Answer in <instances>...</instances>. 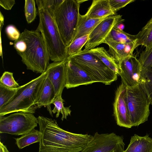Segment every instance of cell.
Here are the masks:
<instances>
[{
	"instance_id": "obj_1",
	"label": "cell",
	"mask_w": 152,
	"mask_h": 152,
	"mask_svg": "<svg viewBox=\"0 0 152 152\" xmlns=\"http://www.w3.org/2000/svg\"><path fill=\"white\" fill-rule=\"evenodd\" d=\"M37 118L42 134L39 152H80L93 138L90 134L64 130L55 119L41 116Z\"/></svg>"
},
{
	"instance_id": "obj_2",
	"label": "cell",
	"mask_w": 152,
	"mask_h": 152,
	"mask_svg": "<svg viewBox=\"0 0 152 152\" xmlns=\"http://www.w3.org/2000/svg\"><path fill=\"white\" fill-rule=\"evenodd\" d=\"M14 46L28 69L42 74L49 64V55L40 33L25 29Z\"/></svg>"
},
{
	"instance_id": "obj_3",
	"label": "cell",
	"mask_w": 152,
	"mask_h": 152,
	"mask_svg": "<svg viewBox=\"0 0 152 152\" xmlns=\"http://www.w3.org/2000/svg\"><path fill=\"white\" fill-rule=\"evenodd\" d=\"M39 22L37 30L39 31L46 46L50 60L53 62L65 60L69 57L53 16L47 10L38 9Z\"/></svg>"
},
{
	"instance_id": "obj_4",
	"label": "cell",
	"mask_w": 152,
	"mask_h": 152,
	"mask_svg": "<svg viewBox=\"0 0 152 152\" xmlns=\"http://www.w3.org/2000/svg\"><path fill=\"white\" fill-rule=\"evenodd\" d=\"M47 72L18 87L13 99L0 109V116L18 112L34 113L37 108L35 104L39 91Z\"/></svg>"
},
{
	"instance_id": "obj_5",
	"label": "cell",
	"mask_w": 152,
	"mask_h": 152,
	"mask_svg": "<svg viewBox=\"0 0 152 152\" xmlns=\"http://www.w3.org/2000/svg\"><path fill=\"white\" fill-rule=\"evenodd\" d=\"M85 1L64 0L53 13V17L66 47L74 38L80 15V5Z\"/></svg>"
},
{
	"instance_id": "obj_6",
	"label": "cell",
	"mask_w": 152,
	"mask_h": 152,
	"mask_svg": "<svg viewBox=\"0 0 152 152\" xmlns=\"http://www.w3.org/2000/svg\"><path fill=\"white\" fill-rule=\"evenodd\" d=\"M68 58L87 73L97 82L110 85L117 79L118 74L114 72L96 56L87 51L82 50Z\"/></svg>"
},
{
	"instance_id": "obj_7",
	"label": "cell",
	"mask_w": 152,
	"mask_h": 152,
	"mask_svg": "<svg viewBox=\"0 0 152 152\" xmlns=\"http://www.w3.org/2000/svg\"><path fill=\"white\" fill-rule=\"evenodd\" d=\"M125 98L132 126H138L147 121L150 102L140 85L126 86Z\"/></svg>"
},
{
	"instance_id": "obj_8",
	"label": "cell",
	"mask_w": 152,
	"mask_h": 152,
	"mask_svg": "<svg viewBox=\"0 0 152 152\" xmlns=\"http://www.w3.org/2000/svg\"><path fill=\"white\" fill-rule=\"evenodd\" d=\"M38 124L33 114L16 112L7 116H0V133L22 135L34 129Z\"/></svg>"
},
{
	"instance_id": "obj_9",
	"label": "cell",
	"mask_w": 152,
	"mask_h": 152,
	"mask_svg": "<svg viewBox=\"0 0 152 152\" xmlns=\"http://www.w3.org/2000/svg\"><path fill=\"white\" fill-rule=\"evenodd\" d=\"M123 136L114 132H96L91 140L80 152H123L125 144Z\"/></svg>"
},
{
	"instance_id": "obj_10",
	"label": "cell",
	"mask_w": 152,
	"mask_h": 152,
	"mask_svg": "<svg viewBox=\"0 0 152 152\" xmlns=\"http://www.w3.org/2000/svg\"><path fill=\"white\" fill-rule=\"evenodd\" d=\"M121 83L126 86L140 85L142 79L143 67L139 59L133 55L129 56L118 63Z\"/></svg>"
},
{
	"instance_id": "obj_11",
	"label": "cell",
	"mask_w": 152,
	"mask_h": 152,
	"mask_svg": "<svg viewBox=\"0 0 152 152\" xmlns=\"http://www.w3.org/2000/svg\"><path fill=\"white\" fill-rule=\"evenodd\" d=\"M124 21L120 15L110 16L103 20L89 34L83 50H89L104 43L113 28Z\"/></svg>"
},
{
	"instance_id": "obj_12",
	"label": "cell",
	"mask_w": 152,
	"mask_h": 152,
	"mask_svg": "<svg viewBox=\"0 0 152 152\" xmlns=\"http://www.w3.org/2000/svg\"><path fill=\"white\" fill-rule=\"evenodd\" d=\"M126 86L121 83L115 93L113 103L114 114L117 124L128 128L132 126L125 98Z\"/></svg>"
},
{
	"instance_id": "obj_13",
	"label": "cell",
	"mask_w": 152,
	"mask_h": 152,
	"mask_svg": "<svg viewBox=\"0 0 152 152\" xmlns=\"http://www.w3.org/2000/svg\"><path fill=\"white\" fill-rule=\"evenodd\" d=\"M66 60L50 64L46 71L47 77L54 88L56 97H62V92L65 87Z\"/></svg>"
},
{
	"instance_id": "obj_14",
	"label": "cell",
	"mask_w": 152,
	"mask_h": 152,
	"mask_svg": "<svg viewBox=\"0 0 152 152\" xmlns=\"http://www.w3.org/2000/svg\"><path fill=\"white\" fill-rule=\"evenodd\" d=\"M66 81L65 87L69 89L83 85H88L97 82L68 58L66 60Z\"/></svg>"
},
{
	"instance_id": "obj_15",
	"label": "cell",
	"mask_w": 152,
	"mask_h": 152,
	"mask_svg": "<svg viewBox=\"0 0 152 152\" xmlns=\"http://www.w3.org/2000/svg\"><path fill=\"white\" fill-rule=\"evenodd\" d=\"M104 43L108 45L109 53L117 63L124 58L133 55L134 50L138 47L137 40L132 42L125 43L105 40Z\"/></svg>"
},
{
	"instance_id": "obj_16",
	"label": "cell",
	"mask_w": 152,
	"mask_h": 152,
	"mask_svg": "<svg viewBox=\"0 0 152 152\" xmlns=\"http://www.w3.org/2000/svg\"><path fill=\"white\" fill-rule=\"evenodd\" d=\"M55 98L54 88L48 79L47 75L38 92L35 104L37 108L42 106L47 107L50 115L53 117L51 105Z\"/></svg>"
},
{
	"instance_id": "obj_17",
	"label": "cell",
	"mask_w": 152,
	"mask_h": 152,
	"mask_svg": "<svg viewBox=\"0 0 152 152\" xmlns=\"http://www.w3.org/2000/svg\"><path fill=\"white\" fill-rule=\"evenodd\" d=\"M116 15L110 7L109 0H94L85 15L93 18H101Z\"/></svg>"
},
{
	"instance_id": "obj_18",
	"label": "cell",
	"mask_w": 152,
	"mask_h": 152,
	"mask_svg": "<svg viewBox=\"0 0 152 152\" xmlns=\"http://www.w3.org/2000/svg\"><path fill=\"white\" fill-rule=\"evenodd\" d=\"M108 17L93 18H89L85 15H82L80 14L76 32L72 41L77 38L89 34L100 22Z\"/></svg>"
},
{
	"instance_id": "obj_19",
	"label": "cell",
	"mask_w": 152,
	"mask_h": 152,
	"mask_svg": "<svg viewBox=\"0 0 152 152\" xmlns=\"http://www.w3.org/2000/svg\"><path fill=\"white\" fill-rule=\"evenodd\" d=\"M123 152H152V138L148 134L143 137L135 134Z\"/></svg>"
},
{
	"instance_id": "obj_20",
	"label": "cell",
	"mask_w": 152,
	"mask_h": 152,
	"mask_svg": "<svg viewBox=\"0 0 152 152\" xmlns=\"http://www.w3.org/2000/svg\"><path fill=\"white\" fill-rule=\"evenodd\" d=\"M87 51L98 57L110 69L118 75L119 68L117 63L104 47L94 48Z\"/></svg>"
},
{
	"instance_id": "obj_21",
	"label": "cell",
	"mask_w": 152,
	"mask_h": 152,
	"mask_svg": "<svg viewBox=\"0 0 152 152\" xmlns=\"http://www.w3.org/2000/svg\"><path fill=\"white\" fill-rule=\"evenodd\" d=\"M42 136V133L34 129L30 132L22 135L19 138H15L16 144L20 149L32 144L40 142Z\"/></svg>"
},
{
	"instance_id": "obj_22",
	"label": "cell",
	"mask_w": 152,
	"mask_h": 152,
	"mask_svg": "<svg viewBox=\"0 0 152 152\" xmlns=\"http://www.w3.org/2000/svg\"><path fill=\"white\" fill-rule=\"evenodd\" d=\"M137 44L145 48L152 43V16L145 25L136 35Z\"/></svg>"
},
{
	"instance_id": "obj_23",
	"label": "cell",
	"mask_w": 152,
	"mask_h": 152,
	"mask_svg": "<svg viewBox=\"0 0 152 152\" xmlns=\"http://www.w3.org/2000/svg\"><path fill=\"white\" fill-rule=\"evenodd\" d=\"M117 26L113 28L105 40L123 43L132 42L137 40L135 35L129 34L119 29Z\"/></svg>"
},
{
	"instance_id": "obj_24",
	"label": "cell",
	"mask_w": 152,
	"mask_h": 152,
	"mask_svg": "<svg viewBox=\"0 0 152 152\" xmlns=\"http://www.w3.org/2000/svg\"><path fill=\"white\" fill-rule=\"evenodd\" d=\"M142 77V82L140 85L152 105V68L148 69H143Z\"/></svg>"
},
{
	"instance_id": "obj_25",
	"label": "cell",
	"mask_w": 152,
	"mask_h": 152,
	"mask_svg": "<svg viewBox=\"0 0 152 152\" xmlns=\"http://www.w3.org/2000/svg\"><path fill=\"white\" fill-rule=\"evenodd\" d=\"M18 90V88H10L0 83V109L13 99Z\"/></svg>"
},
{
	"instance_id": "obj_26",
	"label": "cell",
	"mask_w": 152,
	"mask_h": 152,
	"mask_svg": "<svg viewBox=\"0 0 152 152\" xmlns=\"http://www.w3.org/2000/svg\"><path fill=\"white\" fill-rule=\"evenodd\" d=\"M64 100L62 97H56L52 103L54 105V107L52 110V113L53 114L56 113V118H58L60 113H61L62 115L61 118L62 121H63L64 119H66L67 117L71 115V112L70 109L71 106L64 107Z\"/></svg>"
},
{
	"instance_id": "obj_27",
	"label": "cell",
	"mask_w": 152,
	"mask_h": 152,
	"mask_svg": "<svg viewBox=\"0 0 152 152\" xmlns=\"http://www.w3.org/2000/svg\"><path fill=\"white\" fill-rule=\"evenodd\" d=\"M89 34L75 39L66 47V53L69 57L76 54L82 50V48L88 41Z\"/></svg>"
},
{
	"instance_id": "obj_28",
	"label": "cell",
	"mask_w": 152,
	"mask_h": 152,
	"mask_svg": "<svg viewBox=\"0 0 152 152\" xmlns=\"http://www.w3.org/2000/svg\"><path fill=\"white\" fill-rule=\"evenodd\" d=\"M64 0H36L38 9L42 8L48 11L53 16L56 10Z\"/></svg>"
},
{
	"instance_id": "obj_29",
	"label": "cell",
	"mask_w": 152,
	"mask_h": 152,
	"mask_svg": "<svg viewBox=\"0 0 152 152\" xmlns=\"http://www.w3.org/2000/svg\"><path fill=\"white\" fill-rule=\"evenodd\" d=\"M139 60L143 69H148L152 68V43L140 53Z\"/></svg>"
},
{
	"instance_id": "obj_30",
	"label": "cell",
	"mask_w": 152,
	"mask_h": 152,
	"mask_svg": "<svg viewBox=\"0 0 152 152\" xmlns=\"http://www.w3.org/2000/svg\"><path fill=\"white\" fill-rule=\"evenodd\" d=\"M34 0H26L24 5V12L27 22L30 23L35 19L37 13Z\"/></svg>"
},
{
	"instance_id": "obj_31",
	"label": "cell",
	"mask_w": 152,
	"mask_h": 152,
	"mask_svg": "<svg viewBox=\"0 0 152 152\" xmlns=\"http://www.w3.org/2000/svg\"><path fill=\"white\" fill-rule=\"evenodd\" d=\"M0 83L11 88H17L20 86L14 79L13 73L7 71L3 74L0 79Z\"/></svg>"
},
{
	"instance_id": "obj_32",
	"label": "cell",
	"mask_w": 152,
	"mask_h": 152,
	"mask_svg": "<svg viewBox=\"0 0 152 152\" xmlns=\"http://www.w3.org/2000/svg\"><path fill=\"white\" fill-rule=\"evenodd\" d=\"M134 0H109L111 9L115 13L128 4L135 1Z\"/></svg>"
},
{
	"instance_id": "obj_33",
	"label": "cell",
	"mask_w": 152,
	"mask_h": 152,
	"mask_svg": "<svg viewBox=\"0 0 152 152\" xmlns=\"http://www.w3.org/2000/svg\"><path fill=\"white\" fill-rule=\"evenodd\" d=\"M5 32L8 37L10 39L14 41L18 39L21 34L18 29L12 25L7 26Z\"/></svg>"
},
{
	"instance_id": "obj_34",
	"label": "cell",
	"mask_w": 152,
	"mask_h": 152,
	"mask_svg": "<svg viewBox=\"0 0 152 152\" xmlns=\"http://www.w3.org/2000/svg\"><path fill=\"white\" fill-rule=\"evenodd\" d=\"M15 3L14 0H0V5L6 10H10Z\"/></svg>"
},
{
	"instance_id": "obj_35",
	"label": "cell",
	"mask_w": 152,
	"mask_h": 152,
	"mask_svg": "<svg viewBox=\"0 0 152 152\" xmlns=\"http://www.w3.org/2000/svg\"><path fill=\"white\" fill-rule=\"evenodd\" d=\"M0 152H9L6 147L0 141Z\"/></svg>"
},
{
	"instance_id": "obj_36",
	"label": "cell",
	"mask_w": 152,
	"mask_h": 152,
	"mask_svg": "<svg viewBox=\"0 0 152 152\" xmlns=\"http://www.w3.org/2000/svg\"><path fill=\"white\" fill-rule=\"evenodd\" d=\"M117 27L119 29L123 30V29H124V26L123 24L121 23L117 25Z\"/></svg>"
}]
</instances>
